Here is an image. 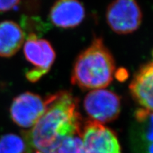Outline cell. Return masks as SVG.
Segmentation results:
<instances>
[{
    "label": "cell",
    "instance_id": "1",
    "mask_svg": "<svg viewBox=\"0 0 153 153\" xmlns=\"http://www.w3.org/2000/svg\"><path fill=\"white\" fill-rule=\"evenodd\" d=\"M45 111L37 123L22 135L32 149L55 153L67 137L81 135L82 118L77 100L70 91H60L45 99Z\"/></svg>",
    "mask_w": 153,
    "mask_h": 153
},
{
    "label": "cell",
    "instance_id": "2",
    "mask_svg": "<svg viewBox=\"0 0 153 153\" xmlns=\"http://www.w3.org/2000/svg\"><path fill=\"white\" fill-rule=\"evenodd\" d=\"M116 62L102 38H96L76 57L71 74L72 85L82 89H104L111 83Z\"/></svg>",
    "mask_w": 153,
    "mask_h": 153
},
{
    "label": "cell",
    "instance_id": "3",
    "mask_svg": "<svg viewBox=\"0 0 153 153\" xmlns=\"http://www.w3.org/2000/svg\"><path fill=\"white\" fill-rule=\"evenodd\" d=\"M25 57L33 65L26 72L28 81L36 82L47 74L55 62L56 54L49 41L38 38L35 33H30L24 45Z\"/></svg>",
    "mask_w": 153,
    "mask_h": 153
},
{
    "label": "cell",
    "instance_id": "4",
    "mask_svg": "<svg viewBox=\"0 0 153 153\" xmlns=\"http://www.w3.org/2000/svg\"><path fill=\"white\" fill-rule=\"evenodd\" d=\"M106 17L113 31L126 35L138 29L143 14L136 0H114L107 8Z\"/></svg>",
    "mask_w": 153,
    "mask_h": 153
},
{
    "label": "cell",
    "instance_id": "5",
    "mask_svg": "<svg viewBox=\"0 0 153 153\" xmlns=\"http://www.w3.org/2000/svg\"><path fill=\"white\" fill-rule=\"evenodd\" d=\"M83 104L90 119L101 124L114 121L121 111L120 97L114 91L105 89L89 91Z\"/></svg>",
    "mask_w": 153,
    "mask_h": 153
},
{
    "label": "cell",
    "instance_id": "6",
    "mask_svg": "<svg viewBox=\"0 0 153 153\" xmlns=\"http://www.w3.org/2000/svg\"><path fill=\"white\" fill-rule=\"evenodd\" d=\"M83 153H122L117 135L109 128L94 120L83 124Z\"/></svg>",
    "mask_w": 153,
    "mask_h": 153
},
{
    "label": "cell",
    "instance_id": "7",
    "mask_svg": "<svg viewBox=\"0 0 153 153\" xmlns=\"http://www.w3.org/2000/svg\"><path fill=\"white\" fill-rule=\"evenodd\" d=\"M45 101L41 96L26 91L17 96L10 107V115L16 125L31 128L45 111Z\"/></svg>",
    "mask_w": 153,
    "mask_h": 153
},
{
    "label": "cell",
    "instance_id": "8",
    "mask_svg": "<svg viewBox=\"0 0 153 153\" xmlns=\"http://www.w3.org/2000/svg\"><path fill=\"white\" fill-rule=\"evenodd\" d=\"M49 17L57 27L72 28L83 22L85 9L79 0H57L51 7Z\"/></svg>",
    "mask_w": 153,
    "mask_h": 153
},
{
    "label": "cell",
    "instance_id": "9",
    "mask_svg": "<svg viewBox=\"0 0 153 153\" xmlns=\"http://www.w3.org/2000/svg\"><path fill=\"white\" fill-rule=\"evenodd\" d=\"M153 65L152 62L145 63L137 70L130 84L132 97L141 108L152 111Z\"/></svg>",
    "mask_w": 153,
    "mask_h": 153
},
{
    "label": "cell",
    "instance_id": "10",
    "mask_svg": "<svg viewBox=\"0 0 153 153\" xmlns=\"http://www.w3.org/2000/svg\"><path fill=\"white\" fill-rule=\"evenodd\" d=\"M152 111L140 108L135 113L131 140L137 153H152Z\"/></svg>",
    "mask_w": 153,
    "mask_h": 153
},
{
    "label": "cell",
    "instance_id": "11",
    "mask_svg": "<svg viewBox=\"0 0 153 153\" xmlns=\"http://www.w3.org/2000/svg\"><path fill=\"white\" fill-rule=\"evenodd\" d=\"M24 33L20 26L12 21L0 22V57L14 55L24 43Z\"/></svg>",
    "mask_w": 153,
    "mask_h": 153
},
{
    "label": "cell",
    "instance_id": "12",
    "mask_svg": "<svg viewBox=\"0 0 153 153\" xmlns=\"http://www.w3.org/2000/svg\"><path fill=\"white\" fill-rule=\"evenodd\" d=\"M31 151L23 135L9 133L0 137V153H30Z\"/></svg>",
    "mask_w": 153,
    "mask_h": 153
},
{
    "label": "cell",
    "instance_id": "13",
    "mask_svg": "<svg viewBox=\"0 0 153 153\" xmlns=\"http://www.w3.org/2000/svg\"><path fill=\"white\" fill-rule=\"evenodd\" d=\"M55 153H83L81 135H72L63 139Z\"/></svg>",
    "mask_w": 153,
    "mask_h": 153
},
{
    "label": "cell",
    "instance_id": "14",
    "mask_svg": "<svg viewBox=\"0 0 153 153\" xmlns=\"http://www.w3.org/2000/svg\"><path fill=\"white\" fill-rule=\"evenodd\" d=\"M21 0H0V12H7L14 9Z\"/></svg>",
    "mask_w": 153,
    "mask_h": 153
},
{
    "label": "cell",
    "instance_id": "15",
    "mask_svg": "<svg viewBox=\"0 0 153 153\" xmlns=\"http://www.w3.org/2000/svg\"><path fill=\"white\" fill-rule=\"evenodd\" d=\"M34 153H44V152H40V151H36Z\"/></svg>",
    "mask_w": 153,
    "mask_h": 153
}]
</instances>
